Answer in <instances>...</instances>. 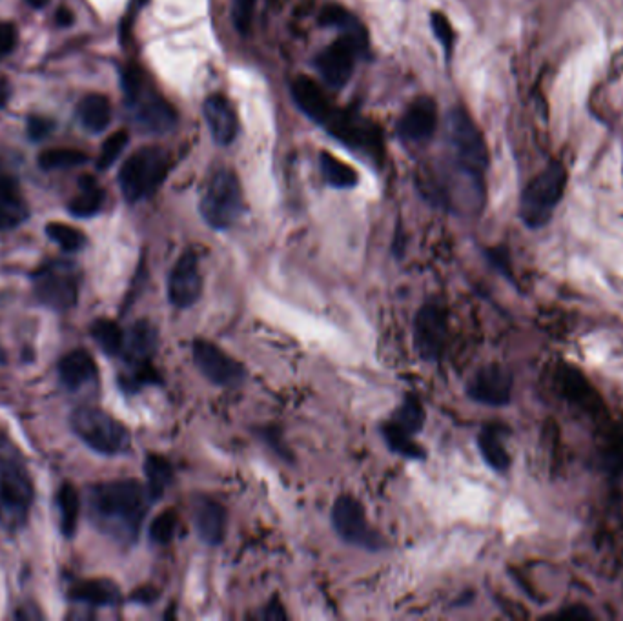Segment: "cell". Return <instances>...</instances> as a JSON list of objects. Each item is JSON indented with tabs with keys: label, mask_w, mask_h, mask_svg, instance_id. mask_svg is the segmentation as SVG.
<instances>
[{
	"label": "cell",
	"mask_w": 623,
	"mask_h": 621,
	"mask_svg": "<svg viewBox=\"0 0 623 621\" xmlns=\"http://www.w3.org/2000/svg\"><path fill=\"white\" fill-rule=\"evenodd\" d=\"M155 503L148 487L137 479L95 483L86 494V509L93 527L123 547L139 540L144 518Z\"/></svg>",
	"instance_id": "6da1fadb"
},
{
	"label": "cell",
	"mask_w": 623,
	"mask_h": 621,
	"mask_svg": "<svg viewBox=\"0 0 623 621\" xmlns=\"http://www.w3.org/2000/svg\"><path fill=\"white\" fill-rule=\"evenodd\" d=\"M35 487L19 450L0 434V505L11 527H22L30 516Z\"/></svg>",
	"instance_id": "7a4b0ae2"
},
{
	"label": "cell",
	"mask_w": 623,
	"mask_h": 621,
	"mask_svg": "<svg viewBox=\"0 0 623 621\" xmlns=\"http://www.w3.org/2000/svg\"><path fill=\"white\" fill-rule=\"evenodd\" d=\"M121 79L133 124L146 133L170 132L177 123L174 108L148 86L143 70L137 66H126Z\"/></svg>",
	"instance_id": "3957f363"
},
{
	"label": "cell",
	"mask_w": 623,
	"mask_h": 621,
	"mask_svg": "<svg viewBox=\"0 0 623 621\" xmlns=\"http://www.w3.org/2000/svg\"><path fill=\"white\" fill-rule=\"evenodd\" d=\"M569 183V172L560 161H551L536 177L525 184L520 197L521 223L532 230L551 223L552 215L562 203Z\"/></svg>",
	"instance_id": "277c9868"
},
{
	"label": "cell",
	"mask_w": 623,
	"mask_h": 621,
	"mask_svg": "<svg viewBox=\"0 0 623 621\" xmlns=\"http://www.w3.org/2000/svg\"><path fill=\"white\" fill-rule=\"evenodd\" d=\"M73 434L103 456H123L132 448V434L103 408L81 405L70 414Z\"/></svg>",
	"instance_id": "5b68a950"
},
{
	"label": "cell",
	"mask_w": 623,
	"mask_h": 621,
	"mask_svg": "<svg viewBox=\"0 0 623 621\" xmlns=\"http://www.w3.org/2000/svg\"><path fill=\"white\" fill-rule=\"evenodd\" d=\"M170 170V155L159 146H144L132 153L119 170V186L130 204L152 197Z\"/></svg>",
	"instance_id": "8992f818"
},
{
	"label": "cell",
	"mask_w": 623,
	"mask_h": 621,
	"mask_svg": "<svg viewBox=\"0 0 623 621\" xmlns=\"http://www.w3.org/2000/svg\"><path fill=\"white\" fill-rule=\"evenodd\" d=\"M33 296L53 312H68L79 301L81 270L68 259H50L31 274Z\"/></svg>",
	"instance_id": "52a82bcc"
},
{
	"label": "cell",
	"mask_w": 623,
	"mask_h": 621,
	"mask_svg": "<svg viewBox=\"0 0 623 621\" xmlns=\"http://www.w3.org/2000/svg\"><path fill=\"white\" fill-rule=\"evenodd\" d=\"M199 212L205 223L217 232L230 230L245 212V197L241 183L232 170H217L206 183Z\"/></svg>",
	"instance_id": "ba28073f"
},
{
	"label": "cell",
	"mask_w": 623,
	"mask_h": 621,
	"mask_svg": "<svg viewBox=\"0 0 623 621\" xmlns=\"http://www.w3.org/2000/svg\"><path fill=\"white\" fill-rule=\"evenodd\" d=\"M447 141L456 157L461 172L470 177V181L483 188V175L489 168V150L481 135L480 128L470 119L469 113L461 108H454L447 115Z\"/></svg>",
	"instance_id": "9c48e42d"
},
{
	"label": "cell",
	"mask_w": 623,
	"mask_h": 621,
	"mask_svg": "<svg viewBox=\"0 0 623 621\" xmlns=\"http://www.w3.org/2000/svg\"><path fill=\"white\" fill-rule=\"evenodd\" d=\"M425 425V408L418 396L409 394L392 416L381 423V436L392 452L407 459H425L427 452L416 443L414 436Z\"/></svg>",
	"instance_id": "30bf717a"
},
{
	"label": "cell",
	"mask_w": 623,
	"mask_h": 621,
	"mask_svg": "<svg viewBox=\"0 0 623 621\" xmlns=\"http://www.w3.org/2000/svg\"><path fill=\"white\" fill-rule=\"evenodd\" d=\"M332 527L339 538L361 549L379 552L387 549V541L378 530L368 525L365 507L361 501L350 494H341L332 505Z\"/></svg>",
	"instance_id": "8fae6325"
},
{
	"label": "cell",
	"mask_w": 623,
	"mask_h": 621,
	"mask_svg": "<svg viewBox=\"0 0 623 621\" xmlns=\"http://www.w3.org/2000/svg\"><path fill=\"white\" fill-rule=\"evenodd\" d=\"M192 357L197 370L217 387H237L246 379L245 367L208 339H195Z\"/></svg>",
	"instance_id": "7c38bea8"
},
{
	"label": "cell",
	"mask_w": 623,
	"mask_h": 621,
	"mask_svg": "<svg viewBox=\"0 0 623 621\" xmlns=\"http://www.w3.org/2000/svg\"><path fill=\"white\" fill-rule=\"evenodd\" d=\"M412 341L423 361L436 363L447 343V312L438 301H427L414 317Z\"/></svg>",
	"instance_id": "4fadbf2b"
},
{
	"label": "cell",
	"mask_w": 623,
	"mask_h": 621,
	"mask_svg": "<svg viewBox=\"0 0 623 621\" xmlns=\"http://www.w3.org/2000/svg\"><path fill=\"white\" fill-rule=\"evenodd\" d=\"M166 294L170 305L186 310L197 305V301L203 296V274L199 268V257L195 252H184L168 274Z\"/></svg>",
	"instance_id": "5bb4252c"
},
{
	"label": "cell",
	"mask_w": 623,
	"mask_h": 621,
	"mask_svg": "<svg viewBox=\"0 0 623 621\" xmlns=\"http://www.w3.org/2000/svg\"><path fill=\"white\" fill-rule=\"evenodd\" d=\"M514 377L511 370L498 363L476 370L467 383V396L476 403L489 407H505L512 399Z\"/></svg>",
	"instance_id": "9a60e30c"
},
{
	"label": "cell",
	"mask_w": 623,
	"mask_h": 621,
	"mask_svg": "<svg viewBox=\"0 0 623 621\" xmlns=\"http://www.w3.org/2000/svg\"><path fill=\"white\" fill-rule=\"evenodd\" d=\"M359 53H363L356 42L350 37H341L332 42L327 50L321 51L316 57V70L321 79L327 82L330 88H343L356 68V59Z\"/></svg>",
	"instance_id": "2e32d148"
},
{
	"label": "cell",
	"mask_w": 623,
	"mask_h": 621,
	"mask_svg": "<svg viewBox=\"0 0 623 621\" xmlns=\"http://www.w3.org/2000/svg\"><path fill=\"white\" fill-rule=\"evenodd\" d=\"M59 381L62 387L72 394L82 392H97L99 388V368L90 352L86 350H72L59 361Z\"/></svg>",
	"instance_id": "e0dca14e"
},
{
	"label": "cell",
	"mask_w": 623,
	"mask_h": 621,
	"mask_svg": "<svg viewBox=\"0 0 623 621\" xmlns=\"http://www.w3.org/2000/svg\"><path fill=\"white\" fill-rule=\"evenodd\" d=\"M159 348V332L154 323L141 319L126 328L121 361L124 368H139L154 365L155 352Z\"/></svg>",
	"instance_id": "ac0fdd59"
},
{
	"label": "cell",
	"mask_w": 623,
	"mask_h": 621,
	"mask_svg": "<svg viewBox=\"0 0 623 621\" xmlns=\"http://www.w3.org/2000/svg\"><path fill=\"white\" fill-rule=\"evenodd\" d=\"M195 532L210 547L221 545L226 536V509L208 496H197L192 505Z\"/></svg>",
	"instance_id": "d6986e66"
},
{
	"label": "cell",
	"mask_w": 623,
	"mask_h": 621,
	"mask_svg": "<svg viewBox=\"0 0 623 621\" xmlns=\"http://www.w3.org/2000/svg\"><path fill=\"white\" fill-rule=\"evenodd\" d=\"M438 126L436 102L430 97H419L410 104L399 121V135L410 143H423L432 137Z\"/></svg>",
	"instance_id": "ffe728a7"
},
{
	"label": "cell",
	"mask_w": 623,
	"mask_h": 621,
	"mask_svg": "<svg viewBox=\"0 0 623 621\" xmlns=\"http://www.w3.org/2000/svg\"><path fill=\"white\" fill-rule=\"evenodd\" d=\"M208 130L212 133V139L219 146H228L235 141L239 132V123L232 104L226 101L223 95H212L205 101L203 106Z\"/></svg>",
	"instance_id": "44dd1931"
},
{
	"label": "cell",
	"mask_w": 623,
	"mask_h": 621,
	"mask_svg": "<svg viewBox=\"0 0 623 621\" xmlns=\"http://www.w3.org/2000/svg\"><path fill=\"white\" fill-rule=\"evenodd\" d=\"M70 600L88 607H115L121 603V589L112 580L79 581L70 587Z\"/></svg>",
	"instance_id": "7402d4cb"
},
{
	"label": "cell",
	"mask_w": 623,
	"mask_h": 621,
	"mask_svg": "<svg viewBox=\"0 0 623 621\" xmlns=\"http://www.w3.org/2000/svg\"><path fill=\"white\" fill-rule=\"evenodd\" d=\"M292 95L296 99L297 106L316 123H325L328 115L334 110L330 106L327 95L321 92V88L317 86L316 82L310 81L307 77H297L292 84Z\"/></svg>",
	"instance_id": "603a6c76"
},
{
	"label": "cell",
	"mask_w": 623,
	"mask_h": 621,
	"mask_svg": "<svg viewBox=\"0 0 623 621\" xmlns=\"http://www.w3.org/2000/svg\"><path fill=\"white\" fill-rule=\"evenodd\" d=\"M478 448L483 461L496 472H507L511 467V454L503 443V430L498 425H485L478 434Z\"/></svg>",
	"instance_id": "cb8c5ba5"
},
{
	"label": "cell",
	"mask_w": 623,
	"mask_h": 621,
	"mask_svg": "<svg viewBox=\"0 0 623 621\" xmlns=\"http://www.w3.org/2000/svg\"><path fill=\"white\" fill-rule=\"evenodd\" d=\"M82 128L90 133H101L112 123V104L101 93H88L77 106Z\"/></svg>",
	"instance_id": "d4e9b609"
},
{
	"label": "cell",
	"mask_w": 623,
	"mask_h": 621,
	"mask_svg": "<svg viewBox=\"0 0 623 621\" xmlns=\"http://www.w3.org/2000/svg\"><path fill=\"white\" fill-rule=\"evenodd\" d=\"M55 507L59 512V529L62 536L72 540L77 532L79 525V514H81V496L72 483H62L57 494H55Z\"/></svg>",
	"instance_id": "484cf974"
},
{
	"label": "cell",
	"mask_w": 623,
	"mask_h": 621,
	"mask_svg": "<svg viewBox=\"0 0 623 621\" xmlns=\"http://www.w3.org/2000/svg\"><path fill=\"white\" fill-rule=\"evenodd\" d=\"M104 204V190L92 175H82L79 179V194L75 195L68 210L73 217L86 219L99 214Z\"/></svg>",
	"instance_id": "4316f807"
},
{
	"label": "cell",
	"mask_w": 623,
	"mask_h": 621,
	"mask_svg": "<svg viewBox=\"0 0 623 621\" xmlns=\"http://www.w3.org/2000/svg\"><path fill=\"white\" fill-rule=\"evenodd\" d=\"M144 476H146V487H148L150 496L154 501H159L174 481V467L163 456L148 454L144 459Z\"/></svg>",
	"instance_id": "83f0119b"
},
{
	"label": "cell",
	"mask_w": 623,
	"mask_h": 621,
	"mask_svg": "<svg viewBox=\"0 0 623 621\" xmlns=\"http://www.w3.org/2000/svg\"><path fill=\"white\" fill-rule=\"evenodd\" d=\"M30 217L28 204L24 203L17 184L0 190V230H11L21 226Z\"/></svg>",
	"instance_id": "f1b7e54d"
},
{
	"label": "cell",
	"mask_w": 623,
	"mask_h": 621,
	"mask_svg": "<svg viewBox=\"0 0 623 621\" xmlns=\"http://www.w3.org/2000/svg\"><path fill=\"white\" fill-rule=\"evenodd\" d=\"M124 330L123 326L115 323L112 319H97L90 326V334L93 341L99 345L104 354L113 359H119L124 347Z\"/></svg>",
	"instance_id": "f546056e"
},
{
	"label": "cell",
	"mask_w": 623,
	"mask_h": 621,
	"mask_svg": "<svg viewBox=\"0 0 623 621\" xmlns=\"http://www.w3.org/2000/svg\"><path fill=\"white\" fill-rule=\"evenodd\" d=\"M321 172L323 177L332 188H338V190H348V188H354L358 184V174L352 166H348L347 163H343L338 157H334L332 153L321 152Z\"/></svg>",
	"instance_id": "4dcf8cb0"
},
{
	"label": "cell",
	"mask_w": 623,
	"mask_h": 621,
	"mask_svg": "<svg viewBox=\"0 0 623 621\" xmlns=\"http://www.w3.org/2000/svg\"><path fill=\"white\" fill-rule=\"evenodd\" d=\"M323 22L328 26H338L339 30L343 31L345 37H350L352 41L358 44L361 51L365 53L368 48V37L363 26L359 24L356 17H352L350 13L345 10H341L338 6H330L323 13Z\"/></svg>",
	"instance_id": "1f68e13d"
},
{
	"label": "cell",
	"mask_w": 623,
	"mask_h": 621,
	"mask_svg": "<svg viewBox=\"0 0 623 621\" xmlns=\"http://www.w3.org/2000/svg\"><path fill=\"white\" fill-rule=\"evenodd\" d=\"M117 383H119V387L126 394H137L144 387L161 383V377H159V372L155 370L154 365L139 368H123L119 372Z\"/></svg>",
	"instance_id": "d6a6232c"
},
{
	"label": "cell",
	"mask_w": 623,
	"mask_h": 621,
	"mask_svg": "<svg viewBox=\"0 0 623 621\" xmlns=\"http://www.w3.org/2000/svg\"><path fill=\"white\" fill-rule=\"evenodd\" d=\"M88 163V155L75 148L46 150L39 155V166L44 170H66Z\"/></svg>",
	"instance_id": "836d02e7"
},
{
	"label": "cell",
	"mask_w": 623,
	"mask_h": 621,
	"mask_svg": "<svg viewBox=\"0 0 623 621\" xmlns=\"http://www.w3.org/2000/svg\"><path fill=\"white\" fill-rule=\"evenodd\" d=\"M46 235L52 239L53 243L61 246L64 252L75 254L81 252L86 246V235L81 230L73 228L70 224L50 223L46 224Z\"/></svg>",
	"instance_id": "e575fe53"
},
{
	"label": "cell",
	"mask_w": 623,
	"mask_h": 621,
	"mask_svg": "<svg viewBox=\"0 0 623 621\" xmlns=\"http://www.w3.org/2000/svg\"><path fill=\"white\" fill-rule=\"evenodd\" d=\"M179 527V516L174 509H166L155 516L150 525V540L157 545H166L174 540L175 532Z\"/></svg>",
	"instance_id": "d590c367"
},
{
	"label": "cell",
	"mask_w": 623,
	"mask_h": 621,
	"mask_svg": "<svg viewBox=\"0 0 623 621\" xmlns=\"http://www.w3.org/2000/svg\"><path fill=\"white\" fill-rule=\"evenodd\" d=\"M128 141H130V135H128V132H124V130H119V132L110 135V137L104 141L103 150H101L99 161H97V168H99V170H108L112 164H115V161H117V159L121 157V153L124 152Z\"/></svg>",
	"instance_id": "8d00e7d4"
},
{
	"label": "cell",
	"mask_w": 623,
	"mask_h": 621,
	"mask_svg": "<svg viewBox=\"0 0 623 621\" xmlns=\"http://www.w3.org/2000/svg\"><path fill=\"white\" fill-rule=\"evenodd\" d=\"M430 26H432V31H434L436 39L440 41L441 48L445 51L447 59H450L452 50H454V42H456V33H454V28H452V24H450L449 19H447V15L438 13V11L432 13Z\"/></svg>",
	"instance_id": "74e56055"
},
{
	"label": "cell",
	"mask_w": 623,
	"mask_h": 621,
	"mask_svg": "<svg viewBox=\"0 0 623 621\" xmlns=\"http://www.w3.org/2000/svg\"><path fill=\"white\" fill-rule=\"evenodd\" d=\"M254 10H256V0H234L232 19H234L235 30L241 35H246L250 30Z\"/></svg>",
	"instance_id": "f35d334b"
},
{
	"label": "cell",
	"mask_w": 623,
	"mask_h": 621,
	"mask_svg": "<svg viewBox=\"0 0 623 621\" xmlns=\"http://www.w3.org/2000/svg\"><path fill=\"white\" fill-rule=\"evenodd\" d=\"M53 128H55V123L50 121L48 117H41V115H31L28 119V126H26L31 141L46 139L53 132Z\"/></svg>",
	"instance_id": "ab89813d"
},
{
	"label": "cell",
	"mask_w": 623,
	"mask_h": 621,
	"mask_svg": "<svg viewBox=\"0 0 623 621\" xmlns=\"http://www.w3.org/2000/svg\"><path fill=\"white\" fill-rule=\"evenodd\" d=\"M19 41L17 26L11 22H0V59L10 55Z\"/></svg>",
	"instance_id": "60d3db41"
},
{
	"label": "cell",
	"mask_w": 623,
	"mask_h": 621,
	"mask_svg": "<svg viewBox=\"0 0 623 621\" xmlns=\"http://www.w3.org/2000/svg\"><path fill=\"white\" fill-rule=\"evenodd\" d=\"M263 620H286V612L277 601H272L270 605L263 607V611L259 614Z\"/></svg>",
	"instance_id": "b9f144b4"
},
{
	"label": "cell",
	"mask_w": 623,
	"mask_h": 621,
	"mask_svg": "<svg viewBox=\"0 0 623 621\" xmlns=\"http://www.w3.org/2000/svg\"><path fill=\"white\" fill-rule=\"evenodd\" d=\"M55 22L61 28H68L75 22V17H73L72 11L68 10V8H61V10H57V13H55Z\"/></svg>",
	"instance_id": "7bdbcfd3"
},
{
	"label": "cell",
	"mask_w": 623,
	"mask_h": 621,
	"mask_svg": "<svg viewBox=\"0 0 623 621\" xmlns=\"http://www.w3.org/2000/svg\"><path fill=\"white\" fill-rule=\"evenodd\" d=\"M10 84L6 79H2L0 81V108H4V104L8 101V97H10Z\"/></svg>",
	"instance_id": "ee69618b"
},
{
	"label": "cell",
	"mask_w": 623,
	"mask_h": 621,
	"mask_svg": "<svg viewBox=\"0 0 623 621\" xmlns=\"http://www.w3.org/2000/svg\"><path fill=\"white\" fill-rule=\"evenodd\" d=\"M48 2H50V0H26V4L31 6L33 10H42V8H46V6H48Z\"/></svg>",
	"instance_id": "f6af8a7d"
},
{
	"label": "cell",
	"mask_w": 623,
	"mask_h": 621,
	"mask_svg": "<svg viewBox=\"0 0 623 621\" xmlns=\"http://www.w3.org/2000/svg\"><path fill=\"white\" fill-rule=\"evenodd\" d=\"M6 363H8V356H6V352L0 347V367H4Z\"/></svg>",
	"instance_id": "bcb514c9"
},
{
	"label": "cell",
	"mask_w": 623,
	"mask_h": 621,
	"mask_svg": "<svg viewBox=\"0 0 623 621\" xmlns=\"http://www.w3.org/2000/svg\"><path fill=\"white\" fill-rule=\"evenodd\" d=\"M2 516H4V510H2V505H0V518H2Z\"/></svg>",
	"instance_id": "7dc6e473"
}]
</instances>
